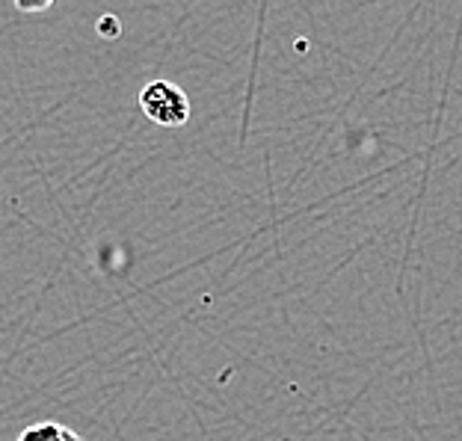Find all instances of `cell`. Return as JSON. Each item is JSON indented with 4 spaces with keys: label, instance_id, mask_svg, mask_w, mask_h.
I'll return each mask as SVG.
<instances>
[{
    "label": "cell",
    "instance_id": "1",
    "mask_svg": "<svg viewBox=\"0 0 462 441\" xmlns=\"http://www.w3.org/2000/svg\"><path fill=\"white\" fill-rule=\"evenodd\" d=\"M140 110L145 113V119L161 124V128H181L190 122L193 104L178 83L157 78L140 89Z\"/></svg>",
    "mask_w": 462,
    "mask_h": 441
},
{
    "label": "cell",
    "instance_id": "2",
    "mask_svg": "<svg viewBox=\"0 0 462 441\" xmlns=\"http://www.w3.org/2000/svg\"><path fill=\"white\" fill-rule=\"evenodd\" d=\"M15 441H83L75 429L62 427L57 421H39L33 427H27Z\"/></svg>",
    "mask_w": 462,
    "mask_h": 441
},
{
    "label": "cell",
    "instance_id": "3",
    "mask_svg": "<svg viewBox=\"0 0 462 441\" xmlns=\"http://www.w3.org/2000/svg\"><path fill=\"white\" fill-rule=\"evenodd\" d=\"M54 4H57V0H15V9H18V13L33 15V13H45V9H51Z\"/></svg>",
    "mask_w": 462,
    "mask_h": 441
},
{
    "label": "cell",
    "instance_id": "4",
    "mask_svg": "<svg viewBox=\"0 0 462 441\" xmlns=\"http://www.w3.org/2000/svg\"><path fill=\"white\" fill-rule=\"evenodd\" d=\"M113 21H116V18H113V15H107V18H104V24H101V30H104V33H110V36H116V33H119V30L113 27Z\"/></svg>",
    "mask_w": 462,
    "mask_h": 441
}]
</instances>
